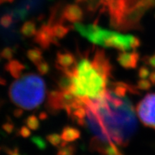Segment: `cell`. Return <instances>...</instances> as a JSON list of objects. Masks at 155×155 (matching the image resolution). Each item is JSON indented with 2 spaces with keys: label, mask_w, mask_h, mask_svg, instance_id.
<instances>
[{
  "label": "cell",
  "mask_w": 155,
  "mask_h": 155,
  "mask_svg": "<svg viewBox=\"0 0 155 155\" xmlns=\"http://www.w3.org/2000/svg\"><path fill=\"white\" fill-rule=\"evenodd\" d=\"M111 71V64L106 53L97 50L91 60L83 58L77 64L71 93L91 99L98 98L107 91Z\"/></svg>",
  "instance_id": "cell-2"
},
{
  "label": "cell",
  "mask_w": 155,
  "mask_h": 155,
  "mask_svg": "<svg viewBox=\"0 0 155 155\" xmlns=\"http://www.w3.org/2000/svg\"><path fill=\"white\" fill-rule=\"evenodd\" d=\"M46 139L50 144L54 147H58V148L63 144L64 141L61 138V136L58 134H50L46 137Z\"/></svg>",
  "instance_id": "cell-18"
},
{
  "label": "cell",
  "mask_w": 155,
  "mask_h": 155,
  "mask_svg": "<svg viewBox=\"0 0 155 155\" xmlns=\"http://www.w3.org/2000/svg\"><path fill=\"white\" fill-rule=\"evenodd\" d=\"M31 141H32L35 146L38 147L39 150H45L47 144H46L45 141L44 140L42 137H39V136H35V137H32L31 139Z\"/></svg>",
  "instance_id": "cell-20"
},
{
  "label": "cell",
  "mask_w": 155,
  "mask_h": 155,
  "mask_svg": "<svg viewBox=\"0 0 155 155\" xmlns=\"http://www.w3.org/2000/svg\"><path fill=\"white\" fill-rule=\"evenodd\" d=\"M75 58L70 52H59L56 56V67L63 74L70 75L76 67Z\"/></svg>",
  "instance_id": "cell-9"
},
{
  "label": "cell",
  "mask_w": 155,
  "mask_h": 155,
  "mask_svg": "<svg viewBox=\"0 0 155 155\" xmlns=\"http://www.w3.org/2000/svg\"><path fill=\"white\" fill-rule=\"evenodd\" d=\"M34 37L35 42L44 50L48 49L52 44H58V40L54 37L51 26L48 23L42 25Z\"/></svg>",
  "instance_id": "cell-8"
},
{
  "label": "cell",
  "mask_w": 155,
  "mask_h": 155,
  "mask_svg": "<svg viewBox=\"0 0 155 155\" xmlns=\"http://www.w3.org/2000/svg\"><path fill=\"white\" fill-rule=\"evenodd\" d=\"M137 114L145 127L155 130V93L147 94L139 102Z\"/></svg>",
  "instance_id": "cell-5"
},
{
  "label": "cell",
  "mask_w": 155,
  "mask_h": 155,
  "mask_svg": "<svg viewBox=\"0 0 155 155\" xmlns=\"http://www.w3.org/2000/svg\"><path fill=\"white\" fill-rule=\"evenodd\" d=\"M50 26L54 37L58 40L65 38L70 30L68 27L63 25V23H55V24L50 25Z\"/></svg>",
  "instance_id": "cell-13"
},
{
  "label": "cell",
  "mask_w": 155,
  "mask_h": 155,
  "mask_svg": "<svg viewBox=\"0 0 155 155\" xmlns=\"http://www.w3.org/2000/svg\"><path fill=\"white\" fill-rule=\"evenodd\" d=\"M23 114V110L21 108H17V109L15 110L14 111V116L17 118H19L22 116Z\"/></svg>",
  "instance_id": "cell-26"
},
{
  "label": "cell",
  "mask_w": 155,
  "mask_h": 155,
  "mask_svg": "<svg viewBox=\"0 0 155 155\" xmlns=\"http://www.w3.org/2000/svg\"><path fill=\"white\" fill-rule=\"evenodd\" d=\"M39 118H40L41 120H45L48 118V115L45 112H42V113L40 114V116H39Z\"/></svg>",
  "instance_id": "cell-27"
},
{
  "label": "cell",
  "mask_w": 155,
  "mask_h": 155,
  "mask_svg": "<svg viewBox=\"0 0 155 155\" xmlns=\"http://www.w3.org/2000/svg\"><path fill=\"white\" fill-rule=\"evenodd\" d=\"M74 28L83 38L104 48L117 50L119 53L137 52L139 41L131 35H125L104 29L97 25H83L81 22L74 24Z\"/></svg>",
  "instance_id": "cell-3"
},
{
  "label": "cell",
  "mask_w": 155,
  "mask_h": 155,
  "mask_svg": "<svg viewBox=\"0 0 155 155\" xmlns=\"http://www.w3.org/2000/svg\"><path fill=\"white\" fill-rule=\"evenodd\" d=\"M81 131L77 128L65 127L63 128L61 133V138L66 142H71L78 139L81 137Z\"/></svg>",
  "instance_id": "cell-12"
},
{
  "label": "cell",
  "mask_w": 155,
  "mask_h": 155,
  "mask_svg": "<svg viewBox=\"0 0 155 155\" xmlns=\"http://www.w3.org/2000/svg\"><path fill=\"white\" fill-rule=\"evenodd\" d=\"M12 101L26 110L38 108L45 97V83L36 74H28L12 83L9 91Z\"/></svg>",
  "instance_id": "cell-4"
},
{
  "label": "cell",
  "mask_w": 155,
  "mask_h": 155,
  "mask_svg": "<svg viewBox=\"0 0 155 155\" xmlns=\"http://www.w3.org/2000/svg\"><path fill=\"white\" fill-rule=\"evenodd\" d=\"M139 77V85L142 88L155 85V53L146 58L144 65L140 70Z\"/></svg>",
  "instance_id": "cell-7"
},
{
  "label": "cell",
  "mask_w": 155,
  "mask_h": 155,
  "mask_svg": "<svg viewBox=\"0 0 155 155\" xmlns=\"http://www.w3.org/2000/svg\"><path fill=\"white\" fill-rule=\"evenodd\" d=\"M75 147L73 144H67L58 148V151L56 155H75Z\"/></svg>",
  "instance_id": "cell-19"
},
{
  "label": "cell",
  "mask_w": 155,
  "mask_h": 155,
  "mask_svg": "<svg viewBox=\"0 0 155 155\" xmlns=\"http://www.w3.org/2000/svg\"><path fill=\"white\" fill-rule=\"evenodd\" d=\"M83 17V13L81 6L77 5H69L63 7L61 12V19L69 23L80 22Z\"/></svg>",
  "instance_id": "cell-10"
},
{
  "label": "cell",
  "mask_w": 155,
  "mask_h": 155,
  "mask_svg": "<svg viewBox=\"0 0 155 155\" xmlns=\"http://www.w3.org/2000/svg\"><path fill=\"white\" fill-rule=\"evenodd\" d=\"M25 124L27 127L33 131L38 130L40 127V121L38 118L35 115L29 116L26 119H25Z\"/></svg>",
  "instance_id": "cell-17"
},
{
  "label": "cell",
  "mask_w": 155,
  "mask_h": 155,
  "mask_svg": "<svg viewBox=\"0 0 155 155\" xmlns=\"http://www.w3.org/2000/svg\"><path fill=\"white\" fill-rule=\"evenodd\" d=\"M13 0H0V5H2V4L5 3H8V2H12Z\"/></svg>",
  "instance_id": "cell-29"
},
{
  "label": "cell",
  "mask_w": 155,
  "mask_h": 155,
  "mask_svg": "<svg viewBox=\"0 0 155 155\" xmlns=\"http://www.w3.org/2000/svg\"><path fill=\"white\" fill-rule=\"evenodd\" d=\"M5 152L7 155H21L19 153V151L17 149H14V150H11V149H5Z\"/></svg>",
  "instance_id": "cell-25"
},
{
  "label": "cell",
  "mask_w": 155,
  "mask_h": 155,
  "mask_svg": "<svg viewBox=\"0 0 155 155\" xmlns=\"http://www.w3.org/2000/svg\"><path fill=\"white\" fill-rule=\"evenodd\" d=\"M15 55V50L12 48L7 47L2 50L0 53V57L3 59L7 60V61H11L12 60Z\"/></svg>",
  "instance_id": "cell-21"
},
{
  "label": "cell",
  "mask_w": 155,
  "mask_h": 155,
  "mask_svg": "<svg viewBox=\"0 0 155 155\" xmlns=\"http://www.w3.org/2000/svg\"><path fill=\"white\" fill-rule=\"evenodd\" d=\"M131 91L126 84L117 83L98 98L82 97L86 108L84 126L104 144L101 151L106 147H126L134 134L137 119L128 96Z\"/></svg>",
  "instance_id": "cell-1"
},
{
  "label": "cell",
  "mask_w": 155,
  "mask_h": 155,
  "mask_svg": "<svg viewBox=\"0 0 155 155\" xmlns=\"http://www.w3.org/2000/svg\"><path fill=\"white\" fill-rule=\"evenodd\" d=\"M78 96H75L68 91L55 90L49 93L48 96L47 106L52 113H57L61 110H66Z\"/></svg>",
  "instance_id": "cell-6"
},
{
  "label": "cell",
  "mask_w": 155,
  "mask_h": 155,
  "mask_svg": "<svg viewBox=\"0 0 155 155\" xmlns=\"http://www.w3.org/2000/svg\"><path fill=\"white\" fill-rule=\"evenodd\" d=\"M2 129L5 132H7V134H11L14 131L15 125L12 121H7L2 125Z\"/></svg>",
  "instance_id": "cell-24"
},
{
  "label": "cell",
  "mask_w": 155,
  "mask_h": 155,
  "mask_svg": "<svg viewBox=\"0 0 155 155\" xmlns=\"http://www.w3.org/2000/svg\"><path fill=\"white\" fill-rule=\"evenodd\" d=\"M21 34L25 38H31L35 35L37 32L36 25L33 21H28L24 23L20 30Z\"/></svg>",
  "instance_id": "cell-14"
},
{
  "label": "cell",
  "mask_w": 155,
  "mask_h": 155,
  "mask_svg": "<svg viewBox=\"0 0 155 155\" xmlns=\"http://www.w3.org/2000/svg\"><path fill=\"white\" fill-rule=\"evenodd\" d=\"M27 56L28 59L35 65L44 60L42 51L38 48H32V49L29 50L27 53Z\"/></svg>",
  "instance_id": "cell-16"
},
{
  "label": "cell",
  "mask_w": 155,
  "mask_h": 155,
  "mask_svg": "<svg viewBox=\"0 0 155 155\" xmlns=\"http://www.w3.org/2000/svg\"><path fill=\"white\" fill-rule=\"evenodd\" d=\"M25 69V66L17 60H11L6 64L5 70L10 73V75L15 78L18 79L22 76Z\"/></svg>",
  "instance_id": "cell-11"
},
{
  "label": "cell",
  "mask_w": 155,
  "mask_h": 155,
  "mask_svg": "<svg viewBox=\"0 0 155 155\" xmlns=\"http://www.w3.org/2000/svg\"><path fill=\"white\" fill-rule=\"evenodd\" d=\"M0 85H3V86H5L6 85V81L5 78H3L0 75Z\"/></svg>",
  "instance_id": "cell-28"
},
{
  "label": "cell",
  "mask_w": 155,
  "mask_h": 155,
  "mask_svg": "<svg viewBox=\"0 0 155 155\" xmlns=\"http://www.w3.org/2000/svg\"><path fill=\"white\" fill-rule=\"evenodd\" d=\"M18 133L23 138H29L31 135V131L30 129L28 127H25V126H23V127L19 129Z\"/></svg>",
  "instance_id": "cell-23"
},
{
  "label": "cell",
  "mask_w": 155,
  "mask_h": 155,
  "mask_svg": "<svg viewBox=\"0 0 155 155\" xmlns=\"http://www.w3.org/2000/svg\"><path fill=\"white\" fill-rule=\"evenodd\" d=\"M16 22L14 17L10 12L6 13L0 18V28L3 30H9L13 28V25Z\"/></svg>",
  "instance_id": "cell-15"
},
{
  "label": "cell",
  "mask_w": 155,
  "mask_h": 155,
  "mask_svg": "<svg viewBox=\"0 0 155 155\" xmlns=\"http://www.w3.org/2000/svg\"><path fill=\"white\" fill-rule=\"evenodd\" d=\"M36 66L37 68H38V72L41 75H47L50 70V65L47 62L45 61L44 60L42 62H40V63L38 64Z\"/></svg>",
  "instance_id": "cell-22"
}]
</instances>
